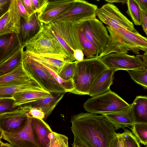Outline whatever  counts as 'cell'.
<instances>
[{"mask_svg": "<svg viewBox=\"0 0 147 147\" xmlns=\"http://www.w3.org/2000/svg\"><path fill=\"white\" fill-rule=\"evenodd\" d=\"M143 55L147 61V51L145 52L144 53Z\"/></svg>", "mask_w": 147, "mask_h": 147, "instance_id": "cell-46", "label": "cell"}, {"mask_svg": "<svg viewBox=\"0 0 147 147\" xmlns=\"http://www.w3.org/2000/svg\"><path fill=\"white\" fill-rule=\"evenodd\" d=\"M26 9L31 16L36 12H37L34 6L32 0H22Z\"/></svg>", "mask_w": 147, "mask_h": 147, "instance_id": "cell-39", "label": "cell"}, {"mask_svg": "<svg viewBox=\"0 0 147 147\" xmlns=\"http://www.w3.org/2000/svg\"><path fill=\"white\" fill-rule=\"evenodd\" d=\"M127 13L131 18L134 24L141 25V10L137 3L134 0H127Z\"/></svg>", "mask_w": 147, "mask_h": 147, "instance_id": "cell-30", "label": "cell"}, {"mask_svg": "<svg viewBox=\"0 0 147 147\" xmlns=\"http://www.w3.org/2000/svg\"><path fill=\"white\" fill-rule=\"evenodd\" d=\"M97 6L84 0H76L67 11L59 16L54 21L64 20L78 24L88 20L96 18Z\"/></svg>", "mask_w": 147, "mask_h": 147, "instance_id": "cell-10", "label": "cell"}, {"mask_svg": "<svg viewBox=\"0 0 147 147\" xmlns=\"http://www.w3.org/2000/svg\"><path fill=\"white\" fill-rule=\"evenodd\" d=\"M21 18L16 0H11L7 10L0 18V36L12 33L19 34Z\"/></svg>", "mask_w": 147, "mask_h": 147, "instance_id": "cell-13", "label": "cell"}, {"mask_svg": "<svg viewBox=\"0 0 147 147\" xmlns=\"http://www.w3.org/2000/svg\"><path fill=\"white\" fill-rule=\"evenodd\" d=\"M0 147H13V146L11 144L8 143H4L2 142L1 141V140H0Z\"/></svg>", "mask_w": 147, "mask_h": 147, "instance_id": "cell-45", "label": "cell"}, {"mask_svg": "<svg viewBox=\"0 0 147 147\" xmlns=\"http://www.w3.org/2000/svg\"><path fill=\"white\" fill-rule=\"evenodd\" d=\"M130 105L117 94L109 90L88 98L84 103L83 107L88 112L105 115Z\"/></svg>", "mask_w": 147, "mask_h": 147, "instance_id": "cell-6", "label": "cell"}, {"mask_svg": "<svg viewBox=\"0 0 147 147\" xmlns=\"http://www.w3.org/2000/svg\"><path fill=\"white\" fill-rule=\"evenodd\" d=\"M29 104L17 107L15 109L0 113V129L10 131L23 126L30 116L29 112L32 108Z\"/></svg>", "mask_w": 147, "mask_h": 147, "instance_id": "cell-11", "label": "cell"}, {"mask_svg": "<svg viewBox=\"0 0 147 147\" xmlns=\"http://www.w3.org/2000/svg\"><path fill=\"white\" fill-rule=\"evenodd\" d=\"M32 116H29L22 127L10 131L0 129V140L3 138L16 147H40L33 134Z\"/></svg>", "mask_w": 147, "mask_h": 147, "instance_id": "cell-8", "label": "cell"}, {"mask_svg": "<svg viewBox=\"0 0 147 147\" xmlns=\"http://www.w3.org/2000/svg\"><path fill=\"white\" fill-rule=\"evenodd\" d=\"M63 1H67V2H70L71 1H74L76 0H62Z\"/></svg>", "mask_w": 147, "mask_h": 147, "instance_id": "cell-47", "label": "cell"}, {"mask_svg": "<svg viewBox=\"0 0 147 147\" xmlns=\"http://www.w3.org/2000/svg\"><path fill=\"white\" fill-rule=\"evenodd\" d=\"M14 100L12 97L0 98V113L13 110L17 107L13 106Z\"/></svg>", "mask_w": 147, "mask_h": 147, "instance_id": "cell-35", "label": "cell"}, {"mask_svg": "<svg viewBox=\"0 0 147 147\" xmlns=\"http://www.w3.org/2000/svg\"><path fill=\"white\" fill-rule=\"evenodd\" d=\"M32 127L34 136L40 147H49V136L53 131L43 119L32 118Z\"/></svg>", "mask_w": 147, "mask_h": 147, "instance_id": "cell-19", "label": "cell"}, {"mask_svg": "<svg viewBox=\"0 0 147 147\" xmlns=\"http://www.w3.org/2000/svg\"><path fill=\"white\" fill-rule=\"evenodd\" d=\"M141 63L140 67L127 71L134 81L147 89V61L143 55H137Z\"/></svg>", "mask_w": 147, "mask_h": 147, "instance_id": "cell-26", "label": "cell"}, {"mask_svg": "<svg viewBox=\"0 0 147 147\" xmlns=\"http://www.w3.org/2000/svg\"><path fill=\"white\" fill-rule=\"evenodd\" d=\"M22 62V49L16 52L3 62L0 63V76L12 71Z\"/></svg>", "mask_w": 147, "mask_h": 147, "instance_id": "cell-28", "label": "cell"}, {"mask_svg": "<svg viewBox=\"0 0 147 147\" xmlns=\"http://www.w3.org/2000/svg\"><path fill=\"white\" fill-rule=\"evenodd\" d=\"M104 115L116 130L131 126L135 123L131 106Z\"/></svg>", "mask_w": 147, "mask_h": 147, "instance_id": "cell-18", "label": "cell"}, {"mask_svg": "<svg viewBox=\"0 0 147 147\" xmlns=\"http://www.w3.org/2000/svg\"><path fill=\"white\" fill-rule=\"evenodd\" d=\"M140 146L136 136L129 130L124 129L121 134H117L111 147H140Z\"/></svg>", "mask_w": 147, "mask_h": 147, "instance_id": "cell-27", "label": "cell"}, {"mask_svg": "<svg viewBox=\"0 0 147 147\" xmlns=\"http://www.w3.org/2000/svg\"><path fill=\"white\" fill-rule=\"evenodd\" d=\"M43 65L51 74L57 81L64 87L67 92H70L74 90L75 86L72 80L68 81L64 80L56 73L51 70L46 65L44 64Z\"/></svg>", "mask_w": 147, "mask_h": 147, "instance_id": "cell-34", "label": "cell"}, {"mask_svg": "<svg viewBox=\"0 0 147 147\" xmlns=\"http://www.w3.org/2000/svg\"><path fill=\"white\" fill-rule=\"evenodd\" d=\"M28 91L47 92L36 81L32 80L30 82L27 84L0 87V98L12 97L14 93Z\"/></svg>", "mask_w": 147, "mask_h": 147, "instance_id": "cell-24", "label": "cell"}, {"mask_svg": "<svg viewBox=\"0 0 147 147\" xmlns=\"http://www.w3.org/2000/svg\"><path fill=\"white\" fill-rule=\"evenodd\" d=\"M77 61L68 62L64 65L58 75L65 80H72L76 70Z\"/></svg>", "mask_w": 147, "mask_h": 147, "instance_id": "cell-33", "label": "cell"}, {"mask_svg": "<svg viewBox=\"0 0 147 147\" xmlns=\"http://www.w3.org/2000/svg\"><path fill=\"white\" fill-rule=\"evenodd\" d=\"M96 15L99 20L112 28L121 26L134 32H138L132 22L112 4L107 3L98 8Z\"/></svg>", "mask_w": 147, "mask_h": 147, "instance_id": "cell-9", "label": "cell"}, {"mask_svg": "<svg viewBox=\"0 0 147 147\" xmlns=\"http://www.w3.org/2000/svg\"><path fill=\"white\" fill-rule=\"evenodd\" d=\"M141 25L147 36V13L141 10Z\"/></svg>", "mask_w": 147, "mask_h": 147, "instance_id": "cell-40", "label": "cell"}, {"mask_svg": "<svg viewBox=\"0 0 147 147\" xmlns=\"http://www.w3.org/2000/svg\"><path fill=\"white\" fill-rule=\"evenodd\" d=\"M78 32L80 42L82 48V51L87 58L98 56L96 48L84 35L79 24Z\"/></svg>", "mask_w": 147, "mask_h": 147, "instance_id": "cell-29", "label": "cell"}, {"mask_svg": "<svg viewBox=\"0 0 147 147\" xmlns=\"http://www.w3.org/2000/svg\"><path fill=\"white\" fill-rule=\"evenodd\" d=\"M18 34L12 33L0 36V63L22 48Z\"/></svg>", "mask_w": 147, "mask_h": 147, "instance_id": "cell-15", "label": "cell"}, {"mask_svg": "<svg viewBox=\"0 0 147 147\" xmlns=\"http://www.w3.org/2000/svg\"><path fill=\"white\" fill-rule=\"evenodd\" d=\"M138 4L141 9L147 13V0H134Z\"/></svg>", "mask_w": 147, "mask_h": 147, "instance_id": "cell-42", "label": "cell"}, {"mask_svg": "<svg viewBox=\"0 0 147 147\" xmlns=\"http://www.w3.org/2000/svg\"><path fill=\"white\" fill-rule=\"evenodd\" d=\"M108 68L101 58L98 56L80 61H77L76 70L72 78L75 88L70 93L80 95H89L92 86Z\"/></svg>", "mask_w": 147, "mask_h": 147, "instance_id": "cell-2", "label": "cell"}, {"mask_svg": "<svg viewBox=\"0 0 147 147\" xmlns=\"http://www.w3.org/2000/svg\"><path fill=\"white\" fill-rule=\"evenodd\" d=\"M22 63L24 68L31 79L46 91L50 93L67 92L43 64L30 57L23 50Z\"/></svg>", "mask_w": 147, "mask_h": 147, "instance_id": "cell-4", "label": "cell"}, {"mask_svg": "<svg viewBox=\"0 0 147 147\" xmlns=\"http://www.w3.org/2000/svg\"><path fill=\"white\" fill-rule=\"evenodd\" d=\"M132 133L142 144L147 146V123H135L132 126Z\"/></svg>", "mask_w": 147, "mask_h": 147, "instance_id": "cell-31", "label": "cell"}, {"mask_svg": "<svg viewBox=\"0 0 147 147\" xmlns=\"http://www.w3.org/2000/svg\"><path fill=\"white\" fill-rule=\"evenodd\" d=\"M11 0H0V11L1 13L3 10L5 6L8 3L10 4Z\"/></svg>", "mask_w": 147, "mask_h": 147, "instance_id": "cell-43", "label": "cell"}, {"mask_svg": "<svg viewBox=\"0 0 147 147\" xmlns=\"http://www.w3.org/2000/svg\"><path fill=\"white\" fill-rule=\"evenodd\" d=\"M49 147H68V138L65 136L52 131L50 134Z\"/></svg>", "mask_w": 147, "mask_h": 147, "instance_id": "cell-32", "label": "cell"}, {"mask_svg": "<svg viewBox=\"0 0 147 147\" xmlns=\"http://www.w3.org/2000/svg\"><path fill=\"white\" fill-rule=\"evenodd\" d=\"M45 24L63 49L68 61H75L74 51L78 49L82 51L78 34V24L60 20Z\"/></svg>", "mask_w": 147, "mask_h": 147, "instance_id": "cell-3", "label": "cell"}, {"mask_svg": "<svg viewBox=\"0 0 147 147\" xmlns=\"http://www.w3.org/2000/svg\"><path fill=\"white\" fill-rule=\"evenodd\" d=\"M50 0H32L37 12L40 13L45 8Z\"/></svg>", "mask_w": 147, "mask_h": 147, "instance_id": "cell-37", "label": "cell"}, {"mask_svg": "<svg viewBox=\"0 0 147 147\" xmlns=\"http://www.w3.org/2000/svg\"><path fill=\"white\" fill-rule=\"evenodd\" d=\"M29 115L32 117L40 119H45V115L44 113L40 109L34 107L31 109L29 112Z\"/></svg>", "mask_w": 147, "mask_h": 147, "instance_id": "cell-38", "label": "cell"}, {"mask_svg": "<svg viewBox=\"0 0 147 147\" xmlns=\"http://www.w3.org/2000/svg\"><path fill=\"white\" fill-rule=\"evenodd\" d=\"M73 147H111L115 129L104 115L81 112L71 116Z\"/></svg>", "mask_w": 147, "mask_h": 147, "instance_id": "cell-1", "label": "cell"}, {"mask_svg": "<svg viewBox=\"0 0 147 147\" xmlns=\"http://www.w3.org/2000/svg\"><path fill=\"white\" fill-rule=\"evenodd\" d=\"M101 59L109 68L115 71L119 70L127 71L141 66L137 55H130L124 53H112L103 56Z\"/></svg>", "mask_w": 147, "mask_h": 147, "instance_id": "cell-12", "label": "cell"}, {"mask_svg": "<svg viewBox=\"0 0 147 147\" xmlns=\"http://www.w3.org/2000/svg\"><path fill=\"white\" fill-rule=\"evenodd\" d=\"M74 55L76 60L77 61H80L84 59V54L82 50L79 49L74 50Z\"/></svg>", "mask_w": 147, "mask_h": 147, "instance_id": "cell-41", "label": "cell"}, {"mask_svg": "<svg viewBox=\"0 0 147 147\" xmlns=\"http://www.w3.org/2000/svg\"><path fill=\"white\" fill-rule=\"evenodd\" d=\"M51 95L47 92L28 91L14 93L12 97L14 100L13 107L16 108L45 98Z\"/></svg>", "mask_w": 147, "mask_h": 147, "instance_id": "cell-23", "label": "cell"}, {"mask_svg": "<svg viewBox=\"0 0 147 147\" xmlns=\"http://www.w3.org/2000/svg\"><path fill=\"white\" fill-rule=\"evenodd\" d=\"M96 0L97 1H99L100 0Z\"/></svg>", "mask_w": 147, "mask_h": 147, "instance_id": "cell-48", "label": "cell"}, {"mask_svg": "<svg viewBox=\"0 0 147 147\" xmlns=\"http://www.w3.org/2000/svg\"><path fill=\"white\" fill-rule=\"evenodd\" d=\"M131 106L135 123H147V96H137Z\"/></svg>", "mask_w": 147, "mask_h": 147, "instance_id": "cell-25", "label": "cell"}, {"mask_svg": "<svg viewBox=\"0 0 147 147\" xmlns=\"http://www.w3.org/2000/svg\"><path fill=\"white\" fill-rule=\"evenodd\" d=\"M75 1L50 0L42 10L38 13L39 20L44 24L49 23L70 8Z\"/></svg>", "mask_w": 147, "mask_h": 147, "instance_id": "cell-14", "label": "cell"}, {"mask_svg": "<svg viewBox=\"0 0 147 147\" xmlns=\"http://www.w3.org/2000/svg\"><path fill=\"white\" fill-rule=\"evenodd\" d=\"M24 53L32 58L46 65L57 74L65 63L69 62L58 55Z\"/></svg>", "mask_w": 147, "mask_h": 147, "instance_id": "cell-20", "label": "cell"}, {"mask_svg": "<svg viewBox=\"0 0 147 147\" xmlns=\"http://www.w3.org/2000/svg\"><path fill=\"white\" fill-rule=\"evenodd\" d=\"M32 80L24 68L22 62L12 71L0 76V87L27 84Z\"/></svg>", "mask_w": 147, "mask_h": 147, "instance_id": "cell-16", "label": "cell"}, {"mask_svg": "<svg viewBox=\"0 0 147 147\" xmlns=\"http://www.w3.org/2000/svg\"><path fill=\"white\" fill-rule=\"evenodd\" d=\"M64 94V93H51V95L49 96L28 104L30 105L32 107L40 109L44 113L45 119H46L52 113Z\"/></svg>", "mask_w": 147, "mask_h": 147, "instance_id": "cell-22", "label": "cell"}, {"mask_svg": "<svg viewBox=\"0 0 147 147\" xmlns=\"http://www.w3.org/2000/svg\"><path fill=\"white\" fill-rule=\"evenodd\" d=\"M22 49L25 53L59 55L69 61L63 49L43 24L37 34L22 46Z\"/></svg>", "mask_w": 147, "mask_h": 147, "instance_id": "cell-5", "label": "cell"}, {"mask_svg": "<svg viewBox=\"0 0 147 147\" xmlns=\"http://www.w3.org/2000/svg\"><path fill=\"white\" fill-rule=\"evenodd\" d=\"M43 24L38 19L37 12L32 15L28 21L21 18V28L18 35L22 46L37 34Z\"/></svg>", "mask_w": 147, "mask_h": 147, "instance_id": "cell-17", "label": "cell"}, {"mask_svg": "<svg viewBox=\"0 0 147 147\" xmlns=\"http://www.w3.org/2000/svg\"><path fill=\"white\" fill-rule=\"evenodd\" d=\"M105 1L109 3H121L123 4L126 3L127 0H105Z\"/></svg>", "mask_w": 147, "mask_h": 147, "instance_id": "cell-44", "label": "cell"}, {"mask_svg": "<svg viewBox=\"0 0 147 147\" xmlns=\"http://www.w3.org/2000/svg\"><path fill=\"white\" fill-rule=\"evenodd\" d=\"M78 24L84 35L96 48L98 56L110 40L106 28L96 18L84 21Z\"/></svg>", "mask_w": 147, "mask_h": 147, "instance_id": "cell-7", "label": "cell"}, {"mask_svg": "<svg viewBox=\"0 0 147 147\" xmlns=\"http://www.w3.org/2000/svg\"><path fill=\"white\" fill-rule=\"evenodd\" d=\"M16 1L22 18L26 21H29L30 16L28 13L22 0H16Z\"/></svg>", "mask_w": 147, "mask_h": 147, "instance_id": "cell-36", "label": "cell"}, {"mask_svg": "<svg viewBox=\"0 0 147 147\" xmlns=\"http://www.w3.org/2000/svg\"><path fill=\"white\" fill-rule=\"evenodd\" d=\"M115 72L109 68L104 71L91 88L89 95L92 97L110 90V86L113 84Z\"/></svg>", "mask_w": 147, "mask_h": 147, "instance_id": "cell-21", "label": "cell"}]
</instances>
